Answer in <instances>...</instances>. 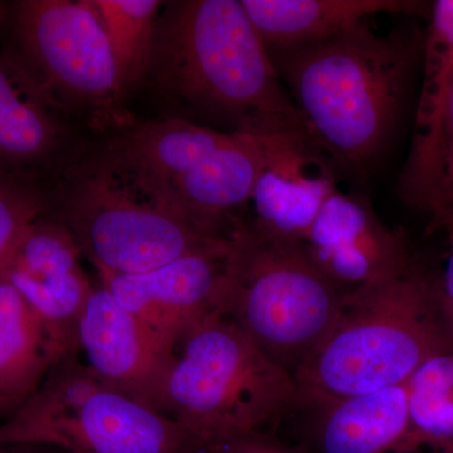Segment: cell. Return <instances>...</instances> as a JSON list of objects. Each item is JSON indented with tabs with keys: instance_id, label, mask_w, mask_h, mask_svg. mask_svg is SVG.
I'll return each mask as SVG.
<instances>
[{
	"instance_id": "cell-26",
	"label": "cell",
	"mask_w": 453,
	"mask_h": 453,
	"mask_svg": "<svg viewBox=\"0 0 453 453\" xmlns=\"http://www.w3.org/2000/svg\"><path fill=\"white\" fill-rule=\"evenodd\" d=\"M12 404H13L12 402H9L8 399H5L4 396L0 395V410H2V408H7Z\"/></svg>"
},
{
	"instance_id": "cell-22",
	"label": "cell",
	"mask_w": 453,
	"mask_h": 453,
	"mask_svg": "<svg viewBox=\"0 0 453 453\" xmlns=\"http://www.w3.org/2000/svg\"><path fill=\"white\" fill-rule=\"evenodd\" d=\"M421 214L427 219L428 234H447L453 229V83Z\"/></svg>"
},
{
	"instance_id": "cell-12",
	"label": "cell",
	"mask_w": 453,
	"mask_h": 453,
	"mask_svg": "<svg viewBox=\"0 0 453 453\" xmlns=\"http://www.w3.org/2000/svg\"><path fill=\"white\" fill-rule=\"evenodd\" d=\"M264 163L253 188L250 225L279 242L300 244L336 188L335 164L314 140L262 135Z\"/></svg>"
},
{
	"instance_id": "cell-27",
	"label": "cell",
	"mask_w": 453,
	"mask_h": 453,
	"mask_svg": "<svg viewBox=\"0 0 453 453\" xmlns=\"http://www.w3.org/2000/svg\"><path fill=\"white\" fill-rule=\"evenodd\" d=\"M0 453H7V452H4V451H0Z\"/></svg>"
},
{
	"instance_id": "cell-2",
	"label": "cell",
	"mask_w": 453,
	"mask_h": 453,
	"mask_svg": "<svg viewBox=\"0 0 453 453\" xmlns=\"http://www.w3.org/2000/svg\"><path fill=\"white\" fill-rule=\"evenodd\" d=\"M148 73L165 94L234 133L312 139L242 0L172 3L157 18Z\"/></svg>"
},
{
	"instance_id": "cell-20",
	"label": "cell",
	"mask_w": 453,
	"mask_h": 453,
	"mask_svg": "<svg viewBox=\"0 0 453 453\" xmlns=\"http://www.w3.org/2000/svg\"><path fill=\"white\" fill-rule=\"evenodd\" d=\"M127 88L148 74L162 2L91 0Z\"/></svg>"
},
{
	"instance_id": "cell-16",
	"label": "cell",
	"mask_w": 453,
	"mask_h": 453,
	"mask_svg": "<svg viewBox=\"0 0 453 453\" xmlns=\"http://www.w3.org/2000/svg\"><path fill=\"white\" fill-rule=\"evenodd\" d=\"M268 50L325 40L380 13H421L412 0H242Z\"/></svg>"
},
{
	"instance_id": "cell-17",
	"label": "cell",
	"mask_w": 453,
	"mask_h": 453,
	"mask_svg": "<svg viewBox=\"0 0 453 453\" xmlns=\"http://www.w3.org/2000/svg\"><path fill=\"white\" fill-rule=\"evenodd\" d=\"M405 384L318 408L311 434L315 452L402 453L408 431Z\"/></svg>"
},
{
	"instance_id": "cell-6",
	"label": "cell",
	"mask_w": 453,
	"mask_h": 453,
	"mask_svg": "<svg viewBox=\"0 0 453 453\" xmlns=\"http://www.w3.org/2000/svg\"><path fill=\"white\" fill-rule=\"evenodd\" d=\"M0 445L65 453H216L189 429L98 380L79 354L62 357L0 427Z\"/></svg>"
},
{
	"instance_id": "cell-11",
	"label": "cell",
	"mask_w": 453,
	"mask_h": 453,
	"mask_svg": "<svg viewBox=\"0 0 453 453\" xmlns=\"http://www.w3.org/2000/svg\"><path fill=\"white\" fill-rule=\"evenodd\" d=\"M79 350L98 380L159 412L175 351L101 283L83 310Z\"/></svg>"
},
{
	"instance_id": "cell-4",
	"label": "cell",
	"mask_w": 453,
	"mask_h": 453,
	"mask_svg": "<svg viewBox=\"0 0 453 453\" xmlns=\"http://www.w3.org/2000/svg\"><path fill=\"white\" fill-rule=\"evenodd\" d=\"M178 349L159 412L211 446L270 434L268 427L300 407L295 378L226 316L196 325Z\"/></svg>"
},
{
	"instance_id": "cell-9",
	"label": "cell",
	"mask_w": 453,
	"mask_h": 453,
	"mask_svg": "<svg viewBox=\"0 0 453 453\" xmlns=\"http://www.w3.org/2000/svg\"><path fill=\"white\" fill-rule=\"evenodd\" d=\"M229 240L139 273L97 271L101 285L175 351L196 325L219 314Z\"/></svg>"
},
{
	"instance_id": "cell-14",
	"label": "cell",
	"mask_w": 453,
	"mask_h": 453,
	"mask_svg": "<svg viewBox=\"0 0 453 453\" xmlns=\"http://www.w3.org/2000/svg\"><path fill=\"white\" fill-rule=\"evenodd\" d=\"M234 133L201 127L183 119L145 122L107 144L101 165L151 201Z\"/></svg>"
},
{
	"instance_id": "cell-23",
	"label": "cell",
	"mask_w": 453,
	"mask_h": 453,
	"mask_svg": "<svg viewBox=\"0 0 453 453\" xmlns=\"http://www.w3.org/2000/svg\"><path fill=\"white\" fill-rule=\"evenodd\" d=\"M40 213L41 204L35 199L0 187V266Z\"/></svg>"
},
{
	"instance_id": "cell-1",
	"label": "cell",
	"mask_w": 453,
	"mask_h": 453,
	"mask_svg": "<svg viewBox=\"0 0 453 453\" xmlns=\"http://www.w3.org/2000/svg\"><path fill=\"white\" fill-rule=\"evenodd\" d=\"M423 40L393 31L378 35L365 22L267 53L316 144L335 166L362 177L388 150Z\"/></svg>"
},
{
	"instance_id": "cell-21",
	"label": "cell",
	"mask_w": 453,
	"mask_h": 453,
	"mask_svg": "<svg viewBox=\"0 0 453 453\" xmlns=\"http://www.w3.org/2000/svg\"><path fill=\"white\" fill-rule=\"evenodd\" d=\"M59 140V127L40 106L20 96L0 65V154L18 162L47 157Z\"/></svg>"
},
{
	"instance_id": "cell-15",
	"label": "cell",
	"mask_w": 453,
	"mask_h": 453,
	"mask_svg": "<svg viewBox=\"0 0 453 453\" xmlns=\"http://www.w3.org/2000/svg\"><path fill=\"white\" fill-rule=\"evenodd\" d=\"M422 65L412 144L396 186L399 198L418 213L427 195L441 124L453 83V0H437L431 5Z\"/></svg>"
},
{
	"instance_id": "cell-13",
	"label": "cell",
	"mask_w": 453,
	"mask_h": 453,
	"mask_svg": "<svg viewBox=\"0 0 453 453\" xmlns=\"http://www.w3.org/2000/svg\"><path fill=\"white\" fill-rule=\"evenodd\" d=\"M264 163L262 135L234 133L157 196V204L187 220L201 234L228 238L251 201Z\"/></svg>"
},
{
	"instance_id": "cell-7",
	"label": "cell",
	"mask_w": 453,
	"mask_h": 453,
	"mask_svg": "<svg viewBox=\"0 0 453 453\" xmlns=\"http://www.w3.org/2000/svg\"><path fill=\"white\" fill-rule=\"evenodd\" d=\"M62 219L96 271L124 275L164 266L226 240L196 231L101 164L74 180Z\"/></svg>"
},
{
	"instance_id": "cell-8",
	"label": "cell",
	"mask_w": 453,
	"mask_h": 453,
	"mask_svg": "<svg viewBox=\"0 0 453 453\" xmlns=\"http://www.w3.org/2000/svg\"><path fill=\"white\" fill-rule=\"evenodd\" d=\"M23 46L50 88L105 115L129 89L91 0H31L19 5Z\"/></svg>"
},
{
	"instance_id": "cell-25",
	"label": "cell",
	"mask_w": 453,
	"mask_h": 453,
	"mask_svg": "<svg viewBox=\"0 0 453 453\" xmlns=\"http://www.w3.org/2000/svg\"><path fill=\"white\" fill-rule=\"evenodd\" d=\"M447 250L437 273H432L441 305L453 335V229L447 232Z\"/></svg>"
},
{
	"instance_id": "cell-5",
	"label": "cell",
	"mask_w": 453,
	"mask_h": 453,
	"mask_svg": "<svg viewBox=\"0 0 453 453\" xmlns=\"http://www.w3.org/2000/svg\"><path fill=\"white\" fill-rule=\"evenodd\" d=\"M228 240L219 314L295 378L329 332L347 292L300 244L271 240L249 220L238 222Z\"/></svg>"
},
{
	"instance_id": "cell-18",
	"label": "cell",
	"mask_w": 453,
	"mask_h": 453,
	"mask_svg": "<svg viewBox=\"0 0 453 453\" xmlns=\"http://www.w3.org/2000/svg\"><path fill=\"white\" fill-rule=\"evenodd\" d=\"M56 362L41 319L0 280V395L13 404L28 398Z\"/></svg>"
},
{
	"instance_id": "cell-10",
	"label": "cell",
	"mask_w": 453,
	"mask_h": 453,
	"mask_svg": "<svg viewBox=\"0 0 453 453\" xmlns=\"http://www.w3.org/2000/svg\"><path fill=\"white\" fill-rule=\"evenodd\" d=\"M301 249L344 292L417 264L403 234L381 222L368 198L339 189L324 203Z\"/></svg>"
},
{
	"instance_id": "cell-19",
	"label": "cell",
	"mask_w": 453,
	"mask_h": 453,
	"mask_svg": "<svg viewBox=\"0 0 453 453\" xmlns=\"http://www.w3.org/2000/svg\"><path fill=\"white\" fill-rule=\"evenodd\" d=\"M402 453H453V349L429 357L407 381Z\"/></svg>"
},
{
	"instance_id": "cell-3",
	"label": "cell",
	"mask_w": 453,
	"mask_h": 453,
	"mask_svg": "<svg viewBox=\"0 0 453 453\" xmlns=\"http://www.w3.org/2000/svg\"><path fill=\"white\" fill-rule=\"evenodd\" d=\"M449 349L453 335L434 277L416 264L345 294L329 332L295 374L300 407L403 386Z\"/></svg>"
},
{
	"instance_id": "cell-24",
	"label": "cell",
	"mask_w": 453,
	"mask_h": 453,
	"mask_svg": "<svg viewBox=\"0 0 453 453\" xmlns=\"http://www.w3.org/2000/svg\"><path fill=\"white\" fill-rule=\"evenodd\" d=\"M216 453H306L283 445L271 434H249L228 438L216 445Z\"/></svg>"
}]
</instances>
